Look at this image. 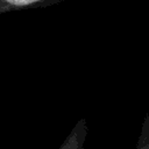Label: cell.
Masks as SVG:
<instances>
[{"mask_svg":"<svg viewBox=\"0 0 149 149\" xmlns=\"http://www.w3.org/2000/svg\"><path fill=\"white\" fill-rule=\"evenodd\" d=\"M87 135V122L85 118H80L68 134L59 149H84Z\"/></svg>","mask_w":149,"mask_h":149,"instance_id":"7a4b0ae2","label":"cell"},{"mask_svg":"<svg viewBox=\"0 0 149 149\" xmlns=\"http://www.w3.org/2000/svg\"><path fill=\"white\" fill-rule=\"evenodd\" d=\"M65 0H0V14L14 10L48 7Z\"/></svg>","mask_w":149,"mask_h":149,"instance_id":"6da1fadb","label":"cell"},{"mask_svg":"<svg viewBox=\"0 0 149 149\" xmlns=\"http://www.w3.org/2000/svg\"><path fill=\"white\" fill-rule=\"evenodd\" d=\"M135 149H149V112L144 116Z\"/></svg>","mask_w":149,"mask_h":149,"instance_id":"3957f363","label":"cell"}]
</instances>
